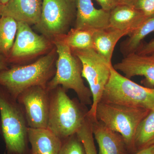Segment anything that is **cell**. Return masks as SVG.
<instances>
[{
	"label": "cell",
	"instance_id": "22",
	"mask_svg": "<svg viewBox=\"0 0 154 154\" xmlns=\"http://www.w3.org/2000/svg\"><path fill=\"white\" fill-rule=\"evenodd\" d=\"M76 134L83 143L86 154H97L92 131V121L88 116Z\"/></svg>",
	"mask_w": 154,
	"mask_h": 154
},
{
	"label": "cell",
	"instance_id": "30",
	"mask_svg": "<svg viewBox=\"0 0 154 154\" xmlns=\"http://www.w3.org/2000/svg\"><path fill=\"white\" fill-rule=\"evenodd\" d=\"M9 0H0V2L2 5L3 6L5 5L6 4L8 3Z\"/></svg>",
	"mask_w": 154,
	"mask_h": 154
},
{
	"label": "cell",
	"instance_id": "13",
	"mask_svg": "<svg viewBox=\"0 0 154 154\" xmlns=\"http://www.w3.org/2000/svg\"><path fill=\"white\" fill-rule=\"evenodd\" d=\"M43 0H9L3 7L2 16L12 17L17 22L30 25L38 24Z\"/></svg>",
	"mask_w": 154,
	"mask_h": 154
},
{
	"label": "cell",
	"instance_id": "17",
	"mask_svg": "<svg viewBox=\"0 0 154 154\" xmlns=\"http://www.w3.org/2000/svg\"><path fill=\"white\" fill-rule=\"evenodd\" d=\"M130 30H121L109 28L96 30L93 34L94 48L99 54L111 63L114 48L119 40L129 35Z\"/></svg>",
	"mask_w": 154,
	"mask_h": 154
},
{
	"label": "cell",
	"instance_id": "21",
	"mask_svg": "<svg viewBox=\"0 0 154 154\" xmlns=\"http://www.w3.org/2000/svg\"><path fill=\"white\" fill-rule=\"evenodd\" d=\"M94 31L71 28L66 34L54 39H60L70 48L72 50L94 48L93 34Z\"/></svg>",
	"mask_w": 154,
	"mask_h": 154
},
{
	"label": "cell",
	"instance_id": "16",
	"mask_svg": "<svg viewBox=\"0 0 154 154\" xmlns=\"http://www.w3.org/2000/svg\"><path fill=\"white\" fill-rule=\"evenodd\" d=\"M29 154H59L62 140L48 128H29Z\"/></svg>",
	"mask_w": 154,
	"mask_h": 154
},
{
	"label": "cell",
	"instance_id": "11",
	"mask_svg": "<svg viewBox=\"0 0 154 154\" xmlns=\"http://www.w3.org/2000/svg\"><path fill=\"white\" fill-rule=\"evenodd\" d=\"M76 13L75 28L96 30L109 28L110 12L94 7L92 0H74Z\"/></svg>",
	"mask_w": 154,
	"mask_h": 154
},
{
	"label": "cell",
	"instance_id": "8",
	"mask_svg": "<svg viewBox=\"0 0 154 154\" xmlns=\"http://www.w3.org/2000/svg\"><path fill=\"white\" fill-rule=\"evenodd\" d=\"M76 13L74 0H43L40 20L35 27L52 41L70 30Z\"/></svg>",
	"mask_w": 154,
	"mask_h": 154
},
{
	"label": "cell",
	"instance_id": "10",
	"mask_svg": "<svg viewBox=\"0 0 154 154\" xmlns=\"http://www.w3.org/2000/svg\"><path fill=\"white\" fill-rule=\"evenodd\" d=\"M25 113L29 128H47L50 108L49 91L35 86L26 89L17 98Z\"/></svg>",
	"mask_w": 154,
	"mask_h": 154
},
{
	"label": "cell",
	"instance_id": "14",
	"mask_svg": "<svg viewBox=\"0 0 154 154\" xmlns=\"http://www.w3.org/2000/svg\"><path fill=\"white\" fill-rule=\"evenodd\" d=\"M93 135L99 146V154H130L124 139L99 121L92 122Z\"/></svg>",
	"mask_w": 154,
	"mask_h": 154
},
{
	"label": "cell",
	"instance_id": "31",
	"mask_svg": "<svg viewBox=\"0 0 154 154\" xmlns=\"http://www.w3.org/2000/svg\"><path fill=\"white\" fill-rule=\"evenodd\" d=\"M3 7L2 5L0 2V18L2 17V9Z\"/></svg>",
	"mask_w": 154,
	"mask_h": 154
},
{
	"label": "cell",
	"instance_id": "7",
	"mask_svg": "<svg viewBox=\"0 0 154 154\" xmlns=\"http://www.w3.org/2000/svg\"><path fill=\"white\" fill-rule=\"evenodd\" d=\"M82 65V76L87 80L92 94V103L87 116L92 122L98 121L96 111L110 75L112 63L99 54L94 48L72 50Z\"/></svg>",
	"mask_w": 154,
	"mask_h": 154
},
{
	"label": "cell",
	"instance_id": "25",
	"mask_svg": "<svg viewBox=\"0 0 154 154\" xmlns=\"http://www.w3.org/2000/svg\"><path fill=\"white\" fill-rule=\"evenodd\" d=\"M104 11L110 12L119 5L122 4L119 0H95Z\"/></svg>",
	"mask_w": 154,
	"mask_h": 154
},
{
	"label": "cell",
	"instance_id": "15",
	"mask_svg": "<svg viewBox=\"0 0 154 154\" xmlns=\"http://www.w3.org/2000/svg\"><path fill=\"white\" fill-rule=\"evenodd\" d=\"M147 20L143 13L134 6L122 4L110 12L109 28L133 32Z\"/></svg>",
	"mask_w": 154,
	"mask_h": 154
},
{
	"label": "cell",
	"instance_id": "19",
	"mask_svg": "<svg viewBox=\"0 0 154 154\" xmlns=\"http://www.w3.org/2000/svg\"><path fill=\"white\" fill-rule=\"evenodd\" d=\"M18 29V22L12 17L0 18V54L8 58Z\"/></svg>",
	"mask_w": 154,
	"mask_h": 154
},
{
	"label": "cell",
	"instance_id": "1",
	"mask_svg": "<svg viewBox=\"0 0 154 154\" xmlns=\"http://www.w3.org/2000/svg\"><path fill=\"white\" fill-rule=\"evenodd\" d=\"M57 59L54 46L34 62L9 67L0 71V86L16 99L23 91L33 86L46 87L55 74Z\"/></svg>",
	"mask_w": 154,
	"mask_h": 154
},
{
	"label": "cell",
	"instance_id": "5",
	"mask_svg": "<svg viewBox=\"0 0 154 154\" xmlns=\"http://www.w3.org/2000/svg\"><path fill=\"white\" fill-rule=\"evenodd\" d=\"M149 111L101 101L96 108V117L98 121L121 135L129 154H134L136 152L134 147L136 130Z\"/></svg>",
	"mask_w": 154,
	"mask_h": 154
},
{
	"label": "cell",
	"instance_id": "20",
	"mask_svg": "<svg viewBox=\"0 0 154 154\" xmlns=\"http://www.w3.org/2000/svg\"><path fill=\"white\" fill-rule=\"evenodd\" d=\"M154 145V107L140 122L136 131V152Z\"/></svg>",
	"mask_w": 154,
	"mask_h": 154
},
{
	"label": "cell",
	"instance_id": "12",
	"mask_svg": "<svg viewBox=\"0 0 154 154\" xmlns=\"http://www.w3.org/2000/svg\"><path fill=\"white\" fill-rule=\"evenodd\" d=\"M113 67L129 79L136 76H144L148 85L154 86V52L148 54L134 53L125 57Z\"/></svg>",
	"mask_w": 154,
	"mask_h": 154
},
{
	"label": "cell",
	"instance_id": "2",
	"mask_svg": "<svg viewBox=\"0 0 154 154\" xmlns=\"http://www.w3.org/2000/svg\"><path fill=\"white\" fill-rule=\"evenodd\" d=\"M49 98L47 128L62 140L76 134L87 118L85 105L70 99L61 86L49 91Z\"/></svg>",
	"mask_w": 154,
	"mask_h": 154
},
{
	"label": "cell",
	"instance_id": "6",
	"mask_svg": "<svg viewBox=\"0 0 154 154\" xmlns=\"http://www.w3.org/2000/svg\"><path fill=\"white\" fill-rule=\"evenodd\" d=\"M101 101L150 110L154 107V88L133 82L119 73L112 66Z\"/></svg>",
	"mask_w": 154,
	"mask_h": 154
},
{
	"label": "cell",
	"instance_id": "28",
	"mask_svg": "<svg viewBox=\"0 0 154 154\" xmlns=\"http://www.w3.org/2000/svg\"><path fill=\"white\" fill-rule=\"evenodd\" d=\"M134 154H154V145L138 151Z\"/></svg>",
	"mask_w": 154,
	"mask_h": 154
},
{
	"label": "cell",
	"instance_id": "23",
	"mask_svg": "<svg viewBox=\"0 0 154 154\" xmlns=\"http://www.w3.org/2000/svg\"><path fill=\"white\" fill-rule=\"evenodd\" d=\"M59 154H86L83 143L76 134L62 140Z\"/></svg>",
	"mask_w": 154,
	"mask_h": 154
},
{
	"label": "cell",
	"instance_id": "4",
	"mask_svg": "<svg viewBox=\"0 0 154 154\" xmlns=\"http://www.w3.org/2000/svg\"><path fill=\"white\" fill-rule=\"evenodd\" d=\"M52 42L56 50L57 59L55 74L48 83L47 90L50 91L61 86L66 90H73L82 104L92 105V94L84 84L82 65L79 59L70 48L60 39L55 38Z\"/></svg>",
	"mask_w": 154,
	"mask_h": 154
},
{
	"label": "cell",
	"instance_id": "26",
	"mask_svg": "<svg viewBox=\"0 0 154 154\" xmlns=\"http://www.w3.org/2000/svg\"><path fill=\"white\" fill-rule=\"evenodd\" d=\"M154 52V39L144 45H140L135 53L139 54H148Z\"/></svg>",
	"mask_w": 154,
	"mask_h": 154
},
{
	"label": "cell",
	"instance_id": "27",
	"mask_svg": "<svg viewBox=\"0 0 154 154\" xmlns=\"http://www.w3.org/2000/svg\"><path fill=\"white\" fill-rule=\"evenodd\" d=\"M9 64L7 59L0 54V71L7 69L9 68Z\"/></svg>",
	"mask_w": 154,
	"mask_h": 154
},
{
	"label": "cell",
	"instance_id": "29",
	"mask_svg": "<svg viewBox=\"0 0 154 154\" xmlns=\"http://www.w3.org/2000/svg\"><path fill=\"white\" fill-rule=\"evenodd\" d=\"M119 1L122 4L133 5L137 0H119Z\"/></svg>",
	"mask_w": 154,
	"mask_h": 154
},
{
	"label": "cell",
	"instance_id": "9",
	"mask_svg": "<svg viewBox=\"0 0 154 154\" xmlns=\"http://www.w3.org/2000/svg\"><path fill=\"white\" fill-rule=\"evenodd\" d=\"M53 46L52 41L34 32L30 25L18 22L17 35L8 62L10 65H21L23 61L47 53Z\"/></svg>",
	"mask_w": 154,
	"mask_h": 154
},
{
	"label": "cell",
	"instance_id": "24",
	"mask_svg": "<svg viewBox=\"0 0 154 154\" xmlns=\"http://www.w3.org/2000/svg\"><path fill=\"white\" fill-rule=\"evenodd\" d=\"M143 13L147 19L154 16V0H137L132 5Z\"/></svg>",
	"mask_w": 154,
	"mask_h": 154
},
{
	"label": "cell",
	"instance_id": "18",
	"mask_svg": "<svg viewBox=\"0 0 154 154\" xmlns=\"http://www.w3.org/2000/svg\"><path fill=\"white\" fill-rule=\"evenodd\" d=\"M154 32V16L148 19L140 27L128 35L120 45V51L125 57L135 53L146 36Z\"/></svg>",
	"mask_w": 154,
	"mask_h": 154
},
{
	"label": "cell",
	"instance_id": "3",
	"mask_svg": "<svg viewBox=\"0 0 154 154\" xmlns=\"http://www.w3.org/2000/svg\"><path fill=\"white\" fill-rule=\"evenodd\" d=\"M0 132L8 154H29L28 126L23 109L0 86Z\"/></svg>",
	"mask_w": 154,
	"mask_h": 154
}]
</instances>
